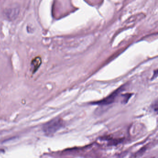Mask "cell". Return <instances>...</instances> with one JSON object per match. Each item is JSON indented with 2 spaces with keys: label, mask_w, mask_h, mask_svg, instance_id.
<instances>
[{
  "label": "cell",
  "mask_w": 158,
  "mask_h": 158,
  "mask_svg": "<svg viewBox=\"0 0 158 158\" xmlns=\"http://www.w3.org/2000/svg\"><path fill=\"white\" fill-rule=\"evenodd\" d=\"M63 126V122L60 118H55L44 124L42 127L44 132L47 135H52Z\"/></svg>",
  "instance_id": "1"
},
{
  "label": "cell",
  "mask_w": 158,
  "mask_h": 158,
  "mask_svg": "<svg viewBox=\"0 0 158 158\" xmlns=\"http://www.w3.org/2000/svg\"><path fill=\"white\" fill-rule=\"evenodd\" d=\"M122 89H123V87H120L117 90H116V91H114L113 93L110 94V96L107 97L106 98L101 100V101L95 102L93 104L100 105H107L110 104L116 100V97H117L120 92L122 91Z\"/></svg>",
  "instance_id": "2"
},
{
  "label": "cell",
  "mask_w": 158,
  "mask_h": 158,
  "mask_svg": "<svg viewBox=\"0 0 158 158\" xmlns=\"http://www.w3.org/2000/svg\"><path fill=\"white\" fill-rule=\"evenodd\" d=\"M19 10L17 8H12L8 9L5 12L7 18L9 20H14L18 16Z\"/></svg>",
  "instance_id": "4"
},
{
  "label": "cell",
  "mask_w": 158,
  "mask_h": 158,
  "mask_svg": "<svg viewBox=\"0 0 158 158\" xmlns=\"http://www.w3.org/2000/svg\"><path fill=\"white\" fill-rule=\"evenodd\" d=\"M42 63V59L41 57L37 56L31 62V68L34 73L38 70Z\"/></svg>",
  "instance_id": "3"
}]
</instances>
